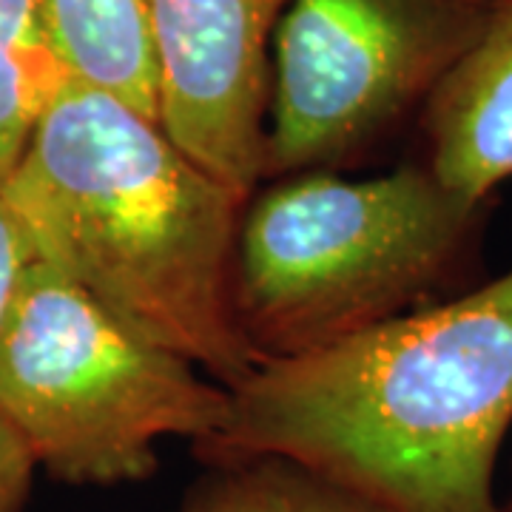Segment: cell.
<instances>
[{"mask_svg": "<svg viewBox=\"0 0 512 512\" xmlns=\"http://www.w3.org/2000/svg\"><path fill=\"white\" fill-rule=\"evenodd\" d=\"M512 268L228 387L202 464L288 458L387 512H504Z\"/></svg>", "mask_w": 512, "mask_h": 512, "instance_id": "cell-1", "label": "cell"}, {"mask_svg": "<svg viewBox=\"0 0 512 512\" xmlns=\"http://www.w3.org/2000/svg\"><path fill=\"white\" fill-rule=\"evenodd\" d=\"M49 262L120 325L234 387L259 362L234 311L245 202L157 120L66 77L0 185Z\"/></svg>", "mask_w": 512, "mask_h": 512, "instance_id": "cell-2", "label": "cell"}, {"mask_svg": "<svg viewBox=\"0 0 512 512\" xmlns=\"http://www.w3.org/2000/svg\"><path fill=\"white\" fill-rule=\"evenodd\" d=\"M493 202L421 163L279 177L242 208L234 311L259 365L308 356L473 288Z\"/></svg>", "mask_w": 512, "mask_h": 512, "instance_id": "cell-3", "label": "cell"}, {"mask_svg": "<svg viewBox=\"0 0 512 512\" xmlns=\"http://www.w3.org/2000/svg\"><path fill=\"white\" fill-rule=\"evenodd\" d=\"M228 387L157 348L35 259L0 325V419L35 464L72 487H117L160 470V444L211 439Z\"/></svg>", "mask_w": 512, "mask_h": 512, "instance_id": "cell-4", "label": "cell"}, {"mask_svg": "<svg viewBox=\"0 0 512 512\" xmlns=\"http://www.w3.org/2000/svg\"><path fill=\"white\" fill-rule=\"evenodd\" d=\"M495 0H291L274 37L265 180L384 146L487 29Z\"/></svg>", "mask_w": 512, "mask_h": 512, "instance_id": "cell-5", "label": "cell"}, {"mask_svg": "<svg viewBox=\"0 0 512 512\" xmlns=\"http://www.w3.org/2000/svg\"><path fill=\"white\" fill-rule=\"evenodd\" d=\"M291 0H151L160 126L251 200L265 180L271 55Z\"/></svg>", "mask_w": 512, "mask_h": 512, "instance_id": "cell-6", "label": "cell"}, {"mask_svg": "<svg viewBox=\"0 0 512 512\" xmlns=\"http://www.w3.org/2000/svg\"><path fill=\"white\" fill-rule=\"evenodd\" d=\"M416 123L421 163L458 194L493 202L512 180V0H495L487 29Z\"/></svg>", "mask_w": 512, "mask_h": 512, "instance_id": "cell-7", "label": "cell"}, {"mask_svg": "<svg viewBox=\"0 0 512 512\" xmlns=\"http://www.w3.org/2000/svg\"><path fill=\"white\" fill-rule=\"evenodd\" d=\"M40 12L66 77L160 123L151 0H40Z\"/></svg>", "mask_w": 512, "mask_h": 512, "instance_id": "cell-8", "label": "cell"}, {"mask_svg": "<svg viewBox=\"0 0 512 512\" xmlns=\"http://www.w3.org/2000/svg\"><path fill=\"white\" fill-rule=\"evenodd\" d=\"M180 512H387L288 458L205 464Z\"/></svg>", "mask_w": 512, "mask_h": 512, "instance_id": "cell-9", "label": "cell"}, {"mask_svg": "<svg viewBox=\"0 0 512 512\" xmlns=\"http://www.w3.org/2000/svg\"><path fill=\"white\" fill-rule=\"evenodd\" d=\"M63 80L40 0H0V185Z\"/></svg>", "mask_w": 512, "mask_h": 512, "instance_id": "cell-10", "label": "cell"}, {"mask_svg": "<svg viewBox=\"0 0 512 512\" xmlns=\"http://www.w3.org/2000/svg\"><path fill=\"white\" fill-rule=\"evenodd\" d=\"M35 259L37 254L32 239L15 214V208L6 200V194L0 191V325L12 308L20 279Z\"/></svg>", "mask_w": 512, "mask_h": 512, "instance_id": "cell-11", "label": "cell"}, {"mask_svg": "<svg viewBox=\"0 0 512 512\" xmlns=\"http://www.w3.org/2000/svg\"><path fill=\"white\" fill-rule=\"evenodd\" d=\"M35 458L18 433L0 419V512H23L35 484Z\"/></svg>", "mask_w": 512, "mask_h": 512, "instance_id": "cell-12", "label": "cell"}, {"mask_svg": "<svg viewBox=\"0 0 512 512\" xmlns=\"http://www.w3.org/2000/svg\"><path fill=\"white\" fill-rule=\"evenodd\" d=\"M504 512H512V495L510 498H504Z\"/></svg>", "mask_w": 512, "mask_h": 512, "instance_id": "cell-13", "label": "cell"}]
</instances>
